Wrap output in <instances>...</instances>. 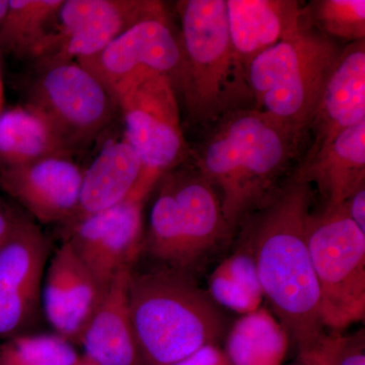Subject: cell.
<instances>
[{"mask_svg": "<svg viewBox=\"0 0 365 365\" xmlns=\"http://www.w3.org/2000/svg\"><path fill=\"white\" fill-rule=\"evenodd\" d=\"M133 268L120 269L81 335L85 356L97 365H148L137 342L128 284Z\"/></svg>", "mask_w": 365, "mask_h": 365, "instance_id": "cell-17", "label": "cell"}, {"mask_svg": "<svg viewBox=\"0 0 365 365\" xmlns=\"http://www.w3.org/2000/svg\"><path fill=\"white\" fill-rule=\"evenodd\" d=\"M364 119L365 40H362L343 48L309 125L306 150L299 163L312 160L341 132Z\"/></svg>", "mask_w": 365, "mask_h": 365, "instance_id": "cell-16", "label": "cell"}, {"mask_svg": "<svg viewBox=\"0 0 365 365\" xmlns=\"http://www.w3.org/2000/svg\"><path fill=\"white\" fill-rule=\"evenodd\" d=\"M83 174L74 155H52L0 168V188L42 225H64L78 209Z\"/></svg>", "mask_w": 365, "mask_h": 365, "instance_id": "cell-14", "label": "cell"}, {"mask_svg": "<svg viewBox=\"0 0 365 365\" xmlns=\"http://www.w3.org/2000/svg\"><path fill=\"white\" fill-rule=\"evenodd\" d=\"M307 246L321 294L325 328L335 332L365 317V234L344 205L312 213Z\"/></svg>", "mask_w": 365, "mask_h": 365, "instance_id": "cell-8", "label": "cell"}, {"mask_svg": "<svg viewBox=\"0 0 365 365\" xmlns=\"http://www.w3.org/2000/svg\"><path fill=\"white\" fill-rule=\"evenodd\" d=\"M26 97L73 155L98 140L118 113L111 93L76 60L33 66Z\"/></svg>", "mask_w": 365, "mask_h": 365, "instance_id": "cell-9", "label": "cell"}, {"mask_svg": "<svg viewBox=\"0 0 365 365\" xmlns=\"http://www.w3.org/2000/svg\"><path fill=\"white\" fill-rule=\"evenodd\" d=\"M76 61L114 98L122 86L144 71L168 76L177 91L182 67L179 32L167 11L134 24L102 51Z\"/></svg>", "mask_w": 365, "mask_h": 365, "instance_id": "cell-11", "label": "cell"}, {"mask_svg": "<svg viewBox=\"0 0 365 365\" xmlns=\"http://www.w3.org/2000/svg\"><path fill=\"white\" fill-rule=\"evenodd\" d=\"M144 249L162 267L192 274L232 237L220 194L188 163L160 178Z\"/></svg>", "mask_w": 365, "mask_h": 365, "instance_id": "cell-5", "label": "cell"}, {"mask_svg": "<svg viewBox=\"0 0 365 365\" xmlns=\"http://www.w3.org/2000/svg\"><path fill=\"white\" fill-rule=\"evenodd\" d=\"M4 109V86H2L1 74H0V112Z\"/></svg>", "mask_w": 365, "mask_h": 365, "instance_id": "cell-32", "label": "cell"}, {"mask_svg": "<svg viewBox=\"0 0 365 365\" xmlns=\"http://www.w3.org/2000/svg\"><path fill=\"white\" fill-rule=\"evenodd\" d=\"M141 172L140 158L123 133L105 139L88 167L83 168L78 209L63 228L124 202L135 189Z\"/></svg>", "mask_w": 365, "mask_h": 365, "instance_id": "cell-19", "label": "cell"}, {"mask_svg": "<svg viewBox=\"0 0 365 365\" xmlns=\"http://www.w3.org/2000/svg\"><path fill=\"white\" fill-rule=\"evenodd\" d=\"M306 20V19H304ZM342 48L306 21L302 29L255 57L246 76L254 108L304 134Z\"/></svg>", "mask_w": 365, "mask_h": 365, "instance_id": "cell-6", "label": "cell"}, {"mask_svg": "<svg viewBox=\"0 0 365 365\" xmlns=\"http://www.w3.org/2000/svg\"><path fill=\"white\" fill-rule=\"evenodd\" d=\"M9 0H0V32L6 21L7 11H9Z\"/></svg>", "mask_w": 365, "mask_h": 365, "instance_id": "cell-31", "label": "cell"}, {"mask_svg": "<svg viewBox=\"0 0 365 365\" xmlns=\"http://www.w3.org/2000/svg\"><path fill=\"white\" fill-rule=\"evenodd\" d=\"M165 11L157 0H63L33 66L93 56L134 24Z\"/></svg>", "mask_w": 365, "mask_h": 365, "instance_id": "cell-10", "label": "cell"}, {"mask_svg": "<svg viewBox=\"0 0 365 365\" xmlns=\"http://www.w3.org/2000/svg\"><path fill=\"white\" fill-rule=\"evenodd\" d=\"M172 365H232L225 351L215 344H208L199 348Z\"/></svg>", "mask_w": 365, "mask_h": 365, "instance_id": "cell-28", "label": "cell"}, {"mask_svg": "<svg viewBox=\"0 0 365 365\" xmlns=\"http://www.w3.org/2000/svg\"><path fill=\"white\" fill-rule=\"evenodd\" d=\"M129 309L148 365H172L199 348L215 344L223 319L215 300L192 274L167 267L132 270Z\"/></svg>", "mask_w": 365, "mask_h": 365, "instance_id": "cell-4", "label": "cell"}, {"mask_svg": "<svg viewBox=\"0 0 365 365\" xmlns=\"http://www.w3.org/2000/svg\"><path fill=\"white\" fill-rule=\"evenodd\" d=\"M123 136L140 158V179L130 197L145 201L163 175L191 160L179 101L168 76L144 71L115 95Z\"/></svg>", "mask_w": 365, "mask_h": 365, "instance_id": "cell-7", "label": "cell"}, {"mask_svg": "<svg viewBox=\"0 0 365 365\" xmlns=\"http://www.w3.org/2000/svg\"><path fill=\"white\" fill-rule=\"evenodd\" d=\"M343 205L350 220L365 234V185L360 186Z\"/></svg>", "mask_w": 365, "mask_h": 365, "instance_id": "cell-29", "label": "cell"}, {"mask_svg": "<svg viewBox=\"0 0 365 365\" xmlns=\"http://www.w3.org/2000/svg\"><path fill=\"white\" fill-rule=\"evenodd\" d=\"M294 365H302V364H299V361L297 362V364H295Z\"/></svg>", "mask_w": 365, "mask_h": 365, "instance_id": "cell-34", "label": "cell"}, {"mask_svg": "<svg viewBox=\"0 0 365 365\" xmlns=\"http://www.w3.org/2000/svg\"><path fill=\"white\" fill-rule=\"evenodd\" d=\"M241 248L215 269L208 294L215 304L245 316L260 309L264 292L253 252L245 239Z\"/></svg>", "mask_w": 365, "mask_h": 365, "instance_id": "cell-24", "label": "cell"}, {"mask_svg": "<svg viewBox=\"0 0 365 365\" xmlns=\"http://www.w3.org/2000/svg\"><path fill=\"white\" fill-rule=\"evenodd\" d=\"M182 67L178 83L191 126L204 130L227 113L254 108L228 33L227 0L176 2Z\"/></svg>", "mask_w": 365, "mask_h": 365, "instance_id": "cell-3", "label": "cell"}, {"mask_svg": "<svg viewBox=\"0 0 365 365\" xmlns=\"http://www.w3.org/2000/svg\"><path fill=\"white\" fill-rule=\"evenodd\" d=\"M205 131L191 160L220 194L235 232L294 173L307 136L255 108L227 113Z\"/></svg>", "mask_w": 365, "mask_h": 365, "instance_id": "cell-2", "label": "cell"}, {"mask_svg": "<svg viewBox=\"0 0 365 365\" xmlns=\"http://www.w3.org/2000/svg\"><path fill=\"white\" fill-rule=\"evenodd\" d=\"M302 365H365L364 331L353 335L324 334L314 344L297 352Z\"/></svg>", "mask_w": 365, "mask_h": 365, "instance_id": "cell-27", "label": "cell"}, {"mask_svg": "<svg viewBox=\"0 0 365 365\" xmlns=\"http://www.w3.org/2000/svg\"><path fill=\"white\" fill-rule=\"evenodd\" d=\"M302 13L309 26L331 39L365 40L364 0H316Z\"/></svg>", "mask_w": 365, "mask_h": 365, "instance_id": "cell-26", "label": "cell"}, {"mask_svg": "<svg viewBox=\"0 0 365 365\" xmlns=\"http://www.w3.org/2000/svg\"><path fill=\"white\" fill-rule=\"evenodd\" d=\"M79 359L72 343L57 334H20L0 344V365H76Z\"/></svg>", "mask_w": 365, "mask_h": 365, "instance_id": "cell-25", "label": "cell"}, {"mask_svg": "<svg viewBox=\"0 0 365 365\" xmlns=\"http://www.w3.org/2000/svg\"><path fill=\"white\" fill-rule=\"evenodd\" d=\"M58 155H72L43 113L28 103L0 112V168L16 167Z\"/></svg>", "mask_w": 365, "mask_h": 365, "instance_id": "cell-21", "label": "cell"}, {"mask_svg": "<svg viewBox=\"0 0 365 365\" xmlns=\"http://www.w3.org/2000/svg\"><path fill=\"white\" fill-rule=\"evenodd\" d=\"M21 215L14 212L0 200V249L13 235Z\"/></svg>", "mask_w": 365, "mask_h": 365, "instance_id": "cell-30", "label": "cell"}, {"mask_svg": "<svg viewBox=\"0 0 365 365\" xmlns=\"http://www.w3.org/2000/svg\"><path fill=\"white\" fill-rule=\"evenodd\" d=\"M230 42L245 72L250 62L306 23L295 0H227Z\"/></svg>", "mask_w": 365, "mask_h": 365, "instance_id": "cell-18", "label": "cell"}, {"mask_svg": "<svg viewBox=\"0 0 365 365\" xmlns=\"http://www.w3.org/2000/svg\"><path fill=\"white\" fill-rule=\"evenodd\" d=\"M76 365H97L95 364V362L91 361V359H88V357H86L85 355H83V357H81V359H79V361Z\"/></svg>", "mask_w": 365, "mask_h": 365, "instance_id": "cell-33", "label": "cell"}, {"mask_svg": "<svg viewBox=\"0 0 365 365\" xmlns=\"http://www.w3.org/2000/svg\"><path fill=\"white\" fill-rule=\"evenodd\" d=\"M289 345L288 334L276 317L258 309L235 324L225 352L232 365H282Z\"/></svg>", "mask_w": 365, "mask_h": 365, "instance_id": "cell-22", "label": "cell"}, {"mask_svg": "<svg viewBox=\"0 0 365 365\" xmlns=\"http://www.w3.org/2000/svg\"><path fill=\"white\" fill-rule=\"evenodd\" d=\"M51 242L31 218L21 215L0 249V341L23 334L42 304V282Z\"/></svg>", "mask_w": 365, "mask_h": 365, "instance_id": "cell-12", "label": "cell"}, {"mask_svg": "<svg viewBox=\"0 0 365 365\" xmlns=\"http://www.w3.org/2000/svg\"><path fill=\"white\" fill-rule=\"evenodd\" d=\"M63 0H9L0 32V52L35 61Z\"/></svg>", "mask_w": 365, "mask_h": 365, "instance_id": "cell-23", "label": "cell"}, {"mask_svg": "<svg viewBox=\"0 0 365 365\" xmlns=\"http://www.w3.org/2000/svg\"><path fill=\"white\" fill-rule=\"evenodd\" d=\"M106 290L64 241L53 255L42 288V306L57 335L79 343Z\"/></svg>", "mask_w": 365, "mask_h": 365, "instance_id": "cell-15", "label": "cell"}, {"mask_svg": "<svg viewBox=\"0 0 365 365\" xmlns=\"http://www.w3.org/2000/svg\"><path fill=\"white\" fill-rule=\"evenodd\" d=\"M314 196L312 185L292 173L241 227L253 252L264 297L297 352L325 334L321 294L307 246Z\"/></svg>", "mask_w": 365, "mask_h": 365, "instance_id": "cell-1", "label": "cell"}, {"mask_svg": "<svg viewBox=\"0 0 365 365\" xmlns=\"http://www.w3.org/2000/svg\"><path fill=\"white\" fill-rule=\"evenodd\" d=\"M144 202L129 197L63 228L66 241L104 289L120 269L133 268L144 250Z\"/></svg>", "mask_w": 365, "mask_h": 365, "instance_id": "cell-13", "label": "cell"}, {"mask_svg": "<svg viewBox=\"0 0 365 365\" xmlns=\"http://www.w3.org/2000/svg\"><path fill=\"white\" fill-rule=\"evenodd\" d=\"M294 174L316 185L327 207L342 205L365 185V119L341 132L312 160L299 163Z\"/></svg>", "mask_w": 365, "mask_h": 365, "instance_id": "cell-20", "label": "cell"}]
</instances>
